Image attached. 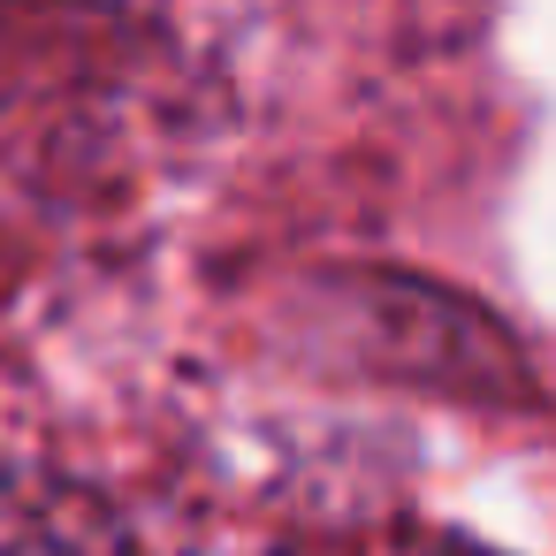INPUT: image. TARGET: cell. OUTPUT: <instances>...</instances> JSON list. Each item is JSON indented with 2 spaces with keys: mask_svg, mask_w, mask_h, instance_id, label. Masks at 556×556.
Instances as JSON below:
<instances>
[{
  "mask_svg": "<svg viewBox=\"0 0 556 556\" xmlns=\"http://www.w3.org/2000/svg\"><path fill=\"white\" fill-rule=\"evenodd\" d=\"M396 556H488L480 541H457V533H419V541H404Z\"/></svg>",
  "mask_w": 556,
  "mask_h": 556,
  "instance_id": "cell-2",
  "label": "cell"
},
{
  "mask_svg": "<svg viewBox=\"0 0 556 556\" xmlns=\"http://www.w3.org/2000/svg\"><path fill=\"white\" fill-rule=\"evenodd\" d=\"M0 556H138L123 510L47 465H0Z\"/></svg>",
  "mask_w": 556,
  "mask_h": 556,
  "instance_id": "cell-1",
  "label": "cell"
}]
</instances>
